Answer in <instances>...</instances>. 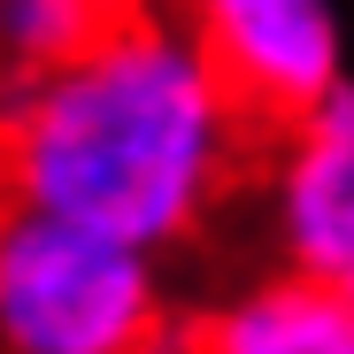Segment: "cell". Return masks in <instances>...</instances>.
<instances>
[{"label": "cell", "instance_id": "6da1fadb", "mask_svg": "<svg viewBox=\"0 0 354 354\" xmlns=\"http://www.w3.org/2000/svg\"><path fill=\"white\" fill-rule=\"evenodd\" d=\"M254 115L177 8H115L0 108V201L177 254L254 177Z\"/></svg>", "mask_w": 354, "mask_h": 354}, {"label": "cell", "instance_id": "7a4b0ae2", "mask_svg": "<svg viewBox=\"0 0 354 354\" xmlns=\"http://www.w3.org/2000/svg\"><path fill=\"white\" fill-rule=\"evenodd\" d=\"M0 354H193L162 254L0 201Z\"/></svg>", "mask_w": 354, "mask_h": 354}, {"label": "cell", "instance_id": "3957f363", "mask_svg": "<svg viewBox=\"0 0 354 354\" xmlns=\"http://www.w3.org/2000/svg\"><path fill=\"white\" fill-rule=\"evenodd\" d=\"M262 131L346 85V24L331 0H169Z\"/></svg>", "mask_w": 354, "mask_h": 354}, {"label": "cell", "instance_id": "277c9868", "mask_svg": "<svg viewBox=\"0 0 354 354\" xmlns=\"http://www.w3.org/2000/svg\"><path fill=\"white\" fill-rule=\"evenodd\" d=\"M262 231L277 270L354 292V85L277 124L262 154Z\"/></svg>", "mask_w": 354, "mask_h": 354}, {"label": "cell", "instance_id": "5b68a950", "mask_svg": "<svg viewBox=\"0 0 354 354\" xmlns=\"http://www.w3.org/2000/svg\"><path fill=\"white\" fill-rule=\"evenodd\" d=\"M185 346L193 354H354V292L301 270H262L216 292L193 316Z\"/></svg>", "mask_w": 354, "mask_h": 354}, {"label": "cell", "instance_id": "8992f818", "mask_svg": "<svg viewBox=\"0 0 354 354\" xmlns=\"http://www.w3.org/2000/svg\"><path fill=\"white\" fill-rule=\"evenodd\" d=\"M108 16L100 0H0V93L62 70Z\"/></svg>", "mask_w": 354, "mask_h": 354}, {"label": "cell", "instance_id": "52a82bcc", "mask_svg": "<svg viewBox=\"0 0 354 354\" xmlns=\"http://www.w3.org/2000/svg\"><path fill=\"white\" fill-rule=\"evenodd\" d=\"M100 8H131V0H100Z\"/></svg>", "mask_w": 354, "mask_h": 354}]
</instances>
